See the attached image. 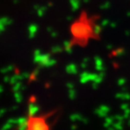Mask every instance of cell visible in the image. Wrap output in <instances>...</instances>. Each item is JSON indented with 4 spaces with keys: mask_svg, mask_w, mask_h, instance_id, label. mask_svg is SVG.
Returning <instances> with one entry per match:
<instances>
[{
    "mask_svg": "<svg viewBox=\"0 0 130 130\" xmlns=\"http://www.w3.org/2000/svg\"><path fill=\"white\" fill-rule=\"evenodd\" d=\"M54 113V111L43 114H35L33 112H29L24 120V130H50L48 118Z\"/></svg>",
    "mask_w": 130,
    "mask_h": 130,
    "instance_id": "2",
    "label": "cell"
},
{
    "mask_svg": "<svg viewBox=\"0 0 130 130\" xmlns=\"http://www.w3.org/2000/svg\"><path fill=\"white\" fill-rule=\"evenodd\" d=\"M99 17L90 14L87 11L82 10L69 28L70 39L67 49L75 47L85 48L92 40L100 39V26L97 24Z\"/></svg>",
    "mask_w": 130,
    "mask_h": 130,
    "instance_id": "1",
    "label": "cell"
}]
</instances>
